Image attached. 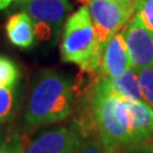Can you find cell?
<instances>
[{"label":"cell","instance_id":"2e32d148","mask_svg":"<svg viewBox=\"0 0 153 153\" xmlns=\"http://www.w3.org/2000/svg\"><path fill=\"white\" fill-rule=\"evenodd\" d=\"M77 153H104V149L102 143L99 138L98 134H91L85 136Z\"/></svg>","mask_w":153,"mask_h":153},{"label":"cell","instance_id":"9a60e30c","mask_svg":"<svg viewBox=\"0 0 153 153\" xmlns=\"http://www.w3.org/2000/svg\"><path fill=\"white\" fill-rule=\"evenodd\" d=\"M136 71L141 84L143 101L153 108V67L141 68Z\"/></svg>","mask_w":153,"mask_h":153},{"label":"cell","instance_id":"277c9868","mask_svg":"<svg viewBox=\"0 0 153 153\" xmlns=\"http://www.w3.org/2000/svg\"><path fill=\"white\" fill-rule=\"evenodd\" d=\"M88 8L94 26L97 48L100 51H103L108 40L134 16L124 6L112 0H88Z\"/></svg>","mask_w":153,"mask_h":153},{"label":"cell","instance_id":"ffe728a7","mask_svg":"<svg viewBox=\"0 0 153 153\" xmlns=\"http://www.w3.org/2000/svg\"><path fill=\"white\" fill-rule=\"evenodd\" d=\"M81 1H88V0H81Z\"/></svg>","mask_w":153,"mask_h":153},{"label":"cell","instance_id":"3957f363","mask_svg":"<svg viewBox=\"0 0 153 153\" xmlns=\"http://www.w3.org/2000/svg\"><path fill=\"white\" fill-rule=\"evenodd\" d=\"M62 61L75 64L82 73H98L102 51L97 48V38L88 6H82L65 23L60 44Z\"/></svg>","mask_w":153,"mask_h":153},{"label":"cell","instance_id":"5b68a950","mask_svg":"<svg viewBox=\"0 0 153 153\" xmlns=\"http://www.w3.org/2000/svg\"><path fill=\"white\" fill-rule=\"evenodd\" d=\"M85 138L76 120L41 131L27 145L24 153H77Z\"/></svg>","mask_w":153,"mask_h":153},{"label":"cell","instance_id":"52a82bcc","mask_svg":"<svg viewBox=\"0 0 153 153\" xmlns=\"http://www.w3.org/2000/svg\"><path fill=\"white\" fill-rule=\"evenodd\" d=\"M129 121L133 153H153V108L145 101L126 100Z\"/></svg>","mask_w":153,"mask_h":153},{"label":"cell","instance_id":"9c48e42d","mask_svg":"<svg viewBox=\"0 0 153 153\" xmlns=\"http://www.w3.org/2000/svg\"><path fill=\"white\" fill-rule=\"evenodd\" d=\"M131 67V64L121 28L116 32L104 45L99 73L103 76H114L121 74Z\"/></svg>","mask_w":153,"mask_h":153},{"label":"cell","instance_id":"6da1fadb","mask_svg":"<svg viewBox=\"0 0 153 153\" xmlns=\"http://www.w3.org/2000/svg\"><path fill=\"white\" fill-rule=\"evenodd\" d=\"M81 107L76 121L85 136L95 131L104 153H133L126 99L114 90L109 77L99 74L83 92Z\"/></svg>","mask_w":153,"mask_h":153},{"label":"cell","instance_id":"44dd1931","mask_svg":"<svg viewBox=\"0 0 153 153\" xmlns=\"http://www.w3.org/2000/svg\"><path fill=\"white\" fill-rule=\"evenodd\" d=\"M140 153H141V152H140Z\"/></svg>","mask_w":153,"mask_h":153},{"label":"cell","instance_id":"8fae6325","mask_svg":"<svg viewBox=\"0 0 153 153\" xmlns=\"http://www.w3.org/2000/svg\"><path fill=\"white\" fill-rule=\"evenodd\" d=\"M108 77L114 90L124 99L131 100V101L143 100L138 75H137L136 69H134L133 67L126 69L121 74Z\"/></svg>","mask_w":153,"mask_h":153},{"label":"cell","instance_id":"ac0fdd59","mask_svg":"<svg viewBox=\"0 0 153 153\" xmlns=\"http://www.w3.org/2000/svg\"><path fill=\"white\" fill-rule=\"evenodd\" d=\"M112 1L124 6L127 10H129L134 15L138 10V8H140V6H141L143 0H112Z\"/></svg>","mask_w":153,"mask_h":153},{"label":"cell","instance_id":"7a4b0ae2","mask_svg":"<svg viewBox=\"0 0 153 153\" xmlns=\"http://www.w3.org/2000/svg\"><path fill=\"white\" fill-rule=\"evenodd\" d=\"M75 90L71 78L53 69L40 71L33 81L23 117L24 129L60 123L71 116Z\"/></svg>","mask_w":153,"mask_h":153},{"label":"cell","instance_id":"7c38bea8","mask_svg":"<svg viewBox=\"0 0 153 153\" xmlns=\"http://www.w3.org/2000/svg\"><path fill=\"white\" fill-rule=\"evenodd\" d=\"M19 108L17 88L0 86V129L15 119Z\"/></svg>","mask_w":153,"mask_h":153},{"label":"cell","instance_id":"30bf717a","mask_svg":"<svg viewBox=\"0 0 153 153\" xmlns=\"http://www.w3.org/2000/svg\"><path fill=\"white\" fill-rule=\"evenodd\" d=\"M8 40L13 45L21 49L32 48L35 41L34 21L27 13L21 11L9 17L6 24Z\"/></svg>","mask_w":153,"mask_h":153},{"label":"cell","instance_id":"e0dca14e","mask_svg":"<svg viewBox=\"0 0 153 153\" xmlns=\"http://www.w3.org/2000/svg\"><path fill=\"white\" fill-rule=\"evenodd\" d=\"M137 13L141 15L145 25L153 32V0H143Z\"/></svg>","mask_w":153,"mask_h":153},{"label":"cell","instance_id":"4fadbf2b","mask_svg":"<svg viewBox=\"0 0 153 153\" xmlns=\"http://www.w3.org/2000/svg\"><path fill=\"white\" fill-rule=\"evenodd\" d=\"M21 78V73L15 61L6 56H0V86L14 88Z\"/></svg>","mask_w":153,"mask_h":153},{"label":"cell","instance_id":"d6986e66","mask_svg":"<svg viewBox=\"0 0 153 153\" xmlns=\"http://www.w3.org/2000/svg\"><path fill=\"white\" fill-rule=\"evenodd\" d=\"M14 1H16V0H0V10L6 9V8L10 5L11 2H14Z\"/></svg>","mask_w":153,"mask_h":153},{"label":"cell","instance_id":"8992f818","mask_svg":"<svg viewBox=\"0 0 153 153\" xmlns=\"http://www.w3.org/2000/svg\"><path fill=\"white\" fill-rule=\"evenodd\" d=\"M123 32L131 67L136 71L153 67V32L137 11L123 27Z\"/></svg>","mask_w":153,"mask_h":153},{"label":"cell","instance_id":"ba28073f","mask_svg":"<svg viewBox=\"0 0 153 153\" xmlns=\"http://www.w3.org/2000/svg\"><path fill=\"white\" fill-rule=\"evenodd\" d=\"M34 22L48 24L57 34L66 15L73 9L69 0H16Z\"/></svg>","mask_w":153,"mask_h":153},{"label":"cell","instance_id":"5bb4252c","mask_svg":"<svg viewBox=\"0 0 153 153\" xmlns=\"http://www.w3.org/2000/svg\"><path fill=\"white\" fill-rule=\"evenodd\" d=\"M24 143L17 129H0V153H24Z\"/></svg>","mask_w":153,"mask_h":153}]
</instances>
